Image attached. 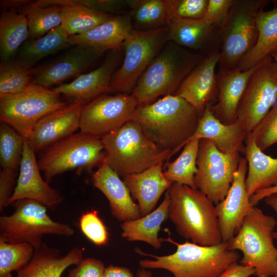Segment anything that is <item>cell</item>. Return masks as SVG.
I'll return each mask as SVG.
<instances>
[{"mask_svg":"<svg viewBox=\"0 0 277 277\" xmlns=\"http://www.w3.org/2000/svg\"><path fill=\"white\" fill-rule=\"evenodd\" d=\"M200 117L185 100L168 95L153 103L137 106L132 120L159 147L171 150L172 156L193 135Z\"/></svg>","mask_w":277,"mask_h":277,"instance_id":"6da1fadb","label":"cell"},{"mask_svg":"<svg viewBox=\"0 0 277 277\" xmlns=\"http://www.w3.org/2000/svg\"><path fill=\"white\" fill-rule=\"evenodd\" d=\"M160 240L175 245L176 251L169 255L157 256L136 248L137 253L154 259L140 260L139 265L142 268L165 269L174 277H219L229 266L237 263L240 257L237 251L229 249L227 242L203 246L188 241L179 244L169 237Z\"/></svg>","mask_w":277,"mask_h":277,"instance_id":"7a4b0ae2","label":"cell"},{"mask_svg":"<svg viewBox=\"0 0 277 277\" xmlns=\"http://www.w3.org/2000/svg\"><path fill=\"white\" fill-rule=\"evenodd\" d=\"M167 192L170 197L168 218L180 235L203 246L223 242L215 206L205 194L176 183Z\"/></svg>","mask_w":277,"mask_h":277,"instance_id":"3957f363","label":"cell"},{"mask_svg":"<svg viewBox=\"0 0 277 277\" xmlns=\"http://www.w3.org/2000/svg\"><path fill=\"white\" fill-rule=\"evenodd\" d=\"M205 56L168 41L138 80L131 95L138 106L160 96L174 95Z\"/></svg>","mask_w":277,"mask_h":277,"instance_id":"277c9868","label":"cell"},{"mask_svg":"<svg viewBox=\"0 0 277 277\" xmlns=\"http://www.w3.org/2000/svg\"><path fill=\"white\" fill-rule=\"evenodd\" d=\"M105 161L121 177L141 172L161 162H168L172 151L150 140L139 124L131 120L101 137Z\"/></svg>","mask_w":277,"mask_h":277,"instance_id":"5b68a950","label":"cell"},{"mask_svg":"<svg viewBox=\"0 0 277 277\" xmlns=\"http://www.w3.org/2000/svg\"><path fill=\"white\" fill-rule=\"evenodd\" d=\"M276 221L253 206L246 215L237 233L228 243L229 250L243 253L242 265L253 268L257 277L274 275L277 263V248L273 233Z\"/></svg>","mask_w":277,"mask_h":277,"instance_id":"8992f818","label":"cell"},{"mask_svg":"<svg viewBox=\"0 0 277 277\" xmlns=\"http://www.w3.org/2000/svg\"><path fill=\"white\" fill-rule=\"evenodd\" d=\"M11 204L13 212L0 217V240L13 244L29 243L36 249L43 244L44 235L68 236L74 233L69 225L52 220L47 207L36 201L21 199Z\"/></svg>","mask_w":277,"mask_h":277,"instance_id":"52a82bcc","label":"cell"},{"mask_svg":"<svg viewBox=\"0 0 277 277\" xmlns=\"http://www.w3.org/2000/svg\"><path fill=\"white\" fill-rule=\"evenodd\" d=\"M105 157L101 138L80 132L42 150L37 163L48 183L54 176L74 169L91 171L99 167Z\"/></svg>","mask_w":277,"mask_h":277,"instance_id":"ba28073f","label":"cell"},{"mask_svg":"<svg viewBox=\"0 0 277 277\" xmlns=\"http://www.w3.org/2000/svg\"><path fill=\"white\" fill-rule=\"evenodd\" d=\"M269 2L234 0L227 18L220 29L219 68L237 67L243 56L255 45L258 37L257 15Z\"/></svg>","mask_w":277,"mask_h":277,"instance_id":"9c48e42d","label":"cell"},{"mask_svg":"<svg viewBox=\"0 0 277 277\" xmlns=\"http://www.w3.org/2000/svg\"><path fill=\"white\" fill-rule=\"evenodd\" d=\"M68 104L53 89L31 83L13 95H0V120L28 140L36 124Z\"/></svg>","mask_w":277,"mask_h":277,"instance_id":"30bf717a","label":"cell"},{"mask_svg":"<svg viewBox=\"0 0 277 277\" xmlns=\"http://www.w3.org/2000/svg\"><path fill=\"white\" fill-rule=\"evenodd\" d=\"M168 27L130 31L123 45L122 64L112 77L115 92L132 93L141 75L168 42Z\"/></svg>","mask_w":277,"mask_h":277,"instance_id":"8fae6325","label":"cell"},{"mask_svg":"<svg viewBox=\"0 0 277 277\" xmlns=\"http://www.w3.org/2000/svg\"><path fill=\"white\" fill-rule=\"evenodd\" d=\"M241 156L240 153L225 154L208 139L200 141L194 177L196 188L214 204L226 197L232 184Z\"/></svg>","mask_w":277,"mask_h":277,"instance_id":"7c38bea8","label":"cell"},{"mask_svg":"<svg viewBox=\"0 0 277 277\" xmlns=\"http://www.w3.org/2000/svg\"><path fill=\"white\" fill-rule=\"evenodd\" d=\"M277 101V63L272 56L257 66L241 101L236 120L248 133L255 127Z\"/></svg>","mask_w":277,"mask_h":277,"instance_id":"4fadbf2b","label":"cell"},{"mask_svg":"<svg viewBox=\"0 0 277 277\" xmlns=\"http://www.w3.org/2000/svg\"><path fill=\"white\" fill-rule=\"evenodd\" d=\"M137 106L131 94L100 95L84 105L80 132L101 138L132 120Z\"/></svg>","mask_w":277,"mask_h":277,"instance_id":"5bb4252c","label":"cell"},{"mask_svg":"<svg viewBox=\"0 0 277 277\" xmlns=\"http://www.w3.org/2000/svg\"><path fill=\"white\" fill-rule=\"evenodd\" d=\"M247 172L246 159L241 157L226 197L215 205L223 242H228L237 233L246 215L254 206L245 187Z\"/></svg>","mask_w":277,"mask_h":277,"instance_id":"9a60e30c","label":"cell"},{"mask_svg":"<svg viewBox=\"0 0 277 277\" xmlns=\"http://www.w3.org/2000/svg\"><path fill=\"white\" fill-rule=\"evenodd\" d=\"M35 153L28 140H25L18 177L8 206L17 200L27 199L54 209L61 203L63 197L42 178Z\"/></svg>","mask_w":277,"mask_h":277,"instance_id":"2e32d148","label":"cell"},{"mask_svg":"<svg viewBox=\"0 0 277 277\" xmlns=\"http://www.w3.org/2000/svg\"><path fill=\"white\" fill-rule=\"evenodd\" d=\"M123 49L110 50L102 64L95 69L78 75L72 82L60 85L53 90L60 94L85 103L96 97L114 92L112 77L123 57Z\"/></svg>","mask_w":277,"mask_h":277,"instance_id":"e0dca14e","label":"cell"},{"mask_svg":"<svg viewBox=\"0 0 277 277\" xmlns=\"http://www.w3.org/2000/svg\"><path fill=\"white\" fill-rule=\"evenodd\" d=\"M220 56V50L205 56L174 94L193 106L200 116L206 107L213 104L217 99L218 87L215 71Z\"/></svg>","mask_w":277,"mask_h":277,"instance_id":"ac0fdd59","label":"cell"},{"mask_svg":"<svg viewBox=\"0 0 277 277\" xmlns=\"http://www.w3.org/2000/svg\"><path fill=\"white\" fill-rule=\"evenodd\" d=\"M106 51L88 46H73L58 59L38 70L32 78V83L48 88L80 75Z\"/></svg>","mask_w":277,"mask_h":277,"instance_id":"d6986e66","label":"cell"},{"mask_svg":"<svg viewBox=\"0 0 277 277\" xmlns=\"http://www.w3.org/2000/svg\"><path fill=\"white\" fill-rule=\"evenodd\" d=\"M85 104L81 101H74L41 118L28 139L34 151H42L80 129L81 112Z\"/></svg>","mask_w":277,"mask_h":277,"instance_id":"ffe728a7","label":"cell"},{"mask_svg":"<svg viewBox=\"0 0 277 277\" xmlns=\"http://www.w3.org/2000/svg\"><path fill=\"white\" fill-rule=\"evenodd\" d=\"M257 66L245 71L238 67L231 69H219L218 95L216 103L210 105V108L215 117L222 123L230 125L236 121L241 101Z\"/></svg>","mask_w":277,"mask_h":277,"instance_id":"44dd1931","label":"cell"},{"mask_svg":"<svg viewBox=\"0 0 277 277\" xmlns=\"http://www.w3.org/2000/svg\"><path fill=\"white\" fill-rule=\"evenodd\" d=\"M168 27V41L205 56L221 50L220 29L203 18L173 19Z\"/></svg>","mask_w":277,"mask_h":277,"instance_id":"7402d4cb","label":"cell"},{"mask_svg":"<svg viewBox=\"0 0 277 277\" xmlns=\"http://www.w3.org/2000/svg\"><path fill=\"white\" fill-rule=\"evenodd\" d=\"M120 177L105 160L92 176L93 186L107 199L112 216L123 223L141 216L138 204Z\"/></svg>","mask_w":277,"mask_h":277,"instance_id":"603a6c76","label":"cell"},{"mask_svg":"<svg viewBox=\"0 0 277 277\" xmlns=\"http://www.w3.org/2000/svg\"><path fill=\"white\" fill-rule=\"evenodd\" d=\"M248 134L238 121L230 125L222 123L213 115L209 105L186 144L194 140L208 139L224 153H244V143Z\"/></svg>","mask_w":277,"mask_h":277,"instance_id":"cb8c5ba5","label":"cell"},{"mask_svg":"<svg viewBox=\"0 0 277 277\" xmlns=\"http://www.w3.org/2000/svg\"><path fill=\"white\" fill-rule=\"evenodd\" d=\"M163 165L161 162L141 172L123 177L131 196L138 202L141 216L153 211L163 193L173 183L165 176Z\"/></svg>","mask_w":277,"mask_h":277,"instance_id":"d4e9b609","label":"cell"},{"mask_svg":"<svg viewBox=\"0 0 277 277\" xmlns=\"http://www.w3.org/2000/svg\"><path fill=\"white\" fill-rule=\"evenodd\" d=\"M83 259V250L75 247L62 255L58 249L43 243L34 250L31 260L17 271L16 277H61L65 269Z\"/></svg>","mask_w":277,"mask_h":277,"instance_id":"484cf974","label":"cell"},{"mask_svg":"<svg viewBox=\"0 0 277 277\" xmlns=\"http://www.w3.org/2000/svg\"><path fill=\"white\" fill-rule=\"evenodd\" d=\"M132 29L128 13L115 15L108 21L81 34L69 35L71 46L84 45L109 50H121L123 43Z\"/></svg>","mask_w":277,"mask_h":277,"instance_id":"4316f807","label":"cell"},{"mask_svg":"<svg viewBox=\"0 0 277 277\" xmlns=\"http://www.w3.org/2000/svg\"><path fill=\"white\" fill-rule=\"evenodd\" d=\"M244 154L247 162L245 187L250 197L259 190L277 185V157L265 154L250 133L245 142Z\"/></svg>","mask_w":277,"mask_h":277,"instance_id":"83f0119b","label":"cell"},{"mask_svg":"<svg viewBox=\"0 0 277 277\" xmlns=\"http://www.w3.org/2000/svg\"><path fill=\"white\" fill-rule=\"evenodd\" d=\"M258 37L255 45L241 58L237 66L245 71L277 53V7L262 9L256 17Z\"/></svg>","mask_w":277,"mask_h":277,"instance_id":"f1b7e54d","label":"cell"},{"mask_svg":"<svg viewBox=\"0 0 277 277\" xmlns=\"http://www.w3.org/2000/svg\"><path fill=\"white\" fill-rule=\"evenodd\" d=\"M1 6L26 15L29 32L28 40L40 38L62 24L60 6H38L34 1L27 0L2 1Z\"/></svg>","mask_w":277,"mask_h":277,"instance_id":"f546056e","label":"cell"},{"mask_svg":"<svg viewBox=\"0 0 277 277\" xmlns=\"http://www.w3.org/2000/svg\"><path fill=\"white\" fill-rule=\"evenodd\" d=\"M170 197L166 192L159 206L140 218L123 222L122 236L130 242L142 241L158 249L162 246L159 232L162 223L168 218Z\"/></svg>","mask_w":277,"mask_h":277,"instance_id":"4dcf8cb0","label":"cell"},{"mask_svg":"<svg viewBox=\"0 0 277 277\" xmlns=\"http://www.w3.org/2000/svg\"><path fill=\"white\" fill-rule=\"evenodd\" d=\"M29 37L26 15L12 9L2 8L0 17L1 63L12 60Z\"/></svg>","mask_w":277,"mask_h":277,"instance_id":"1f68e13d","label":"cell"},{"mask_svg":"<svg viewBox=\"0 0 277 277\" xmlns=\"http://www.w3.org/2000/svg\"><path fill=\"white\" fill-rule=\"evenodd\" d=\"M69 35L60 26L43 36L25 42L19 48L15 60L28 69L42 58L71 46Z\"/></svg>","mask_w":277,"mask_h":277,"instance_id":"d6a6232c","label":"cell"},{"mask_svg":"<svg viewBox=\"0 0 277 277\" xmlns=\"http://www.w3.org/2000/svg\"><path fill=\"white\" fill-rule=\"evenodd\" d=\"M132 29L146 31L168 27L166 0H127Z\"/></svg>","mask_w":277,"mask_h":277,"instance_id":"836d02e7","label":"cell"},{"mask_svg":"<svg viewBox=\"0 0 277 277\" xmlns=\"http://www.w3.org/2000/svg\"><path fill=\"white\" fill-rule=\"evenodd\" d=\"M60 6L61 26L69 35L86 33L115 16L102 13L82 5Z\"/></svg>","mask_w":277,"mask_h":277,"instance_id":"e575fe53","label":"cell"},{"mask_svg":"<svg viewBox=\"0 0 277 277\" xmlns=\"http://www.w3.org/2000/svg\"><path fill=\"white\" fill-rule=\"evenodd\" d=\"M200 140L186 144L179 156L173 162H166L164 174L171 182L196 188L194 177L197 171L196 164Z\"/></svg>","mask_w":277,"mask_h":277,"instance_id":"d590c367","label":"cell"},{"mask_svg":"<svg viewBox=\"0 0 277 277\" xmlns=\"http://www.w3.org/2000/svg\"><path fill=\"white\" fill-rule=\"evenodd\" d=\"M33 71L15 60L1 63L0 95H13L25 90L32 83Z\"/></svg>","mask_w":277,"mask_h":277,"instance_id":"8d00e7d4","label":"cell"},{"mask_svg":"<svg viewBox=\"0 0 277 277\" xmlns=\"http://www.w3.org/2000/svg\"><path fill=\"white\" fill-rule=\"evenodd\" d=\"M34 247L27 243H9L0 240V277H12L31 260Z\"/></svg>","mask_w":277,"mask_h":277,"instance_id":"74e56055","label":"cell"},{"mask_svg":"<svg viewBox=\"0 0 277 277\" xmlns=\"http://www.w3.org/2000/svg\"><path fill=\"white\" fill-rule=\"evenodd\" d=\"M25 139L10 126L0 125V162L2 168L17 170L22 160Z\"/></svg>","mask_w":277,"mask_h":277,"instance_id":"f35d334b","label":"cell"},{"mask_svg":"<svg viewBox=\"0 0 277 277\" xmlns=\"http://www.w3.org/2000/svg\"><path fill=\"white\" fill-rule=\"evenodd\" d=\"M250 133L263 151L277 144V101Z\"/></svg>","mask_w":277,"mask_h":277,"instance_id":"ab89813d","label":"cell"},{"mask_svg":"<svg viewBox=\"0 0 277 277\" xmlns=\"http://www.w3.org/2000/svg\"><path fill=\"white\" fill-rule=\"evenodd\" d=\"M170 21L203 17L208 0H166Z\"/></svg>","mask_w":277,"mask_h":277,"instance_id":"60d3db41","label":"cell"},{"mask_svg":"<svg viewBox=\"0 0 277 277\" xmlns=\"http://www.w3.org/2000/svg\"><path fill=\"white\" fill-rule=\"evenodd\" d=\"M80 228L83 234L95 245L104 246L108 241V233L97 211L83 214L80 219Z\"/></svg>","mask_w":277,"mask_h":277,"instance_id":"b9f144b4","label":"cell"},{"mask_svg":"<svg viewBox=\"0 0 277 277\" xmlns=\"http://www.w3.org/2000/svg\"><path fill=\"white\" fill-rule=\"evenodd\" d=\"M54 3L58 6L82 5L102 13L114 15L124 14L123 11L126 8H129L127 0H55Z\"/></svg>","mask_w":277,"mask_h":277,"instance_id":"7bdbcfd3","label":"cell"},{"mask_svg":"<svg viewBox=\"0 0 277 277\" xmlns=\"http://www.w3.org/2000/svg\"><path fill=\"white\" fill-rule=\"evenodd\" d=\"M234 0H208L203 17L207 23L221 29L229 15Z\"/></svg>","mask_w":277,"mask_h":277,"instance_id":"ee69618b","label":"cell"},{"mask_svg":"<svg viewBox=\"0 0 277 277\" xmlns=\"http://www.w3.org/2000/svg\"><path fill=\"white\" fill-rule=\"evenodd\" d=\"M105 268L101 260L87 258L70 270L67 277H104Z\"/></svg>","mask_w":277,"mask_h":277,"instance_id":"f6af8a7d","label":"cell"},{"mask_svg":"<svg viewBox=\"0 0 277 277\" xmlns=\"http://www.w3.org/2000/svg\"><path fill=\"white\" fill-rule=\"evenodd\" d=\"M16 170L2 169L0 173V211L8 206L16 185Z\"/></svg>","mask_w":277,"mask_h":277,"instance_id":"bcb514c9","label":"cell"},{"mask_svg":"<svg viewBox=\"0 0 277 277\" xmlns=\"http://www.w3.org/2000/svg\"><path fill=\"white\" fill-rule=\"evenodd\" d=\"M255 273L253 268L237 263L229 266L219 277H249Z\"/></svg>","mask_w":277,"mask_h":277,"instance_id":"7dc6e473","label":"cell"},{"mask_svg":"<svg viewBox=\"0 0 277 277\" xmlns=\"http://www.w3.org/2000/svg\"><path fill=\"white\" fill-rule=\"evenodd\" d=\"M104 277H134L131 270L125 267L109 265L105 268Z\"/></svg>","mask_w":277,"mask_h":277,"instance_id":"c3c4849f","label":"cell"},{"mask_svg":"<svg viewBox=\"0 0 277 277\" xmlns=\"http://www.w3.org/2000/svg\"><path fill=\"white\" fill-rule=\"evenodd\" d=\"M274 194H277V185L256 191L250 197V202L252 206H255L261 200Z\"/></svg>","mask_w":277,"mask_h":277,"instance_id":"681fc988","label":"cell"},{"mask_svg":"<svg viewBox=\"0 0 277 277\" xmlns=\"http://www.w3.org/2000/svg\"><path fill=\"white\" fill-rule=\"evenodd\" d=\"M264 200L266 204L270 206L275 211L277 215V194L269 195ZM273 236L274 239L277 240V230L273 232Z\"/></svg>","mask_w":277,"mask_h":277,"instance_id":"f907efd6","label":"cell"},{"mask_svg":"<svg viewBox=\"0 0 277 277\" xmlns=\"http://www.w3.org/2000/svg\"><path fill=\"white\" fill-rule=\"evenodd\" d=\"M271 56H272L273 59L275 60V61L277 63V53L276 54H274L272 55Z\"/></svg>","mask_w":277,"mask_h":277,"instance_id":"816d5d0a","label":"cell"},{"mask_svg":"<svg viewBox=\"0 0 277 277\" xmlns=\"http://www.w3.org/2000/svg\"><path fill=\"white\" fill-rule=\"evenodd\" d=\"M273 276L277 277V263H276L275 270V272H274Z\"/></svg>","mask_w":277,"mask_h":277,"instance_id":"f5cc1de1","label":"cell"},{"mask_svg":"<svg viewBox=\"0 0 277 277\" xmlns=\"http://www.w3.org/2000/svg\"><path fill=\"white\" fill-rule=\"evenodd\" d=\"M141 277H151V276L150 275L146 274L142 276Z\"/></svg>","mask_w":277,"mask_h":277,"instance_id":"db71d44e","label":"cell"},{"mask_svg":"<svg viewBox=\"0 0 277 277\" xmlns=\"http://www.w3.org/2000/svg\"><path fill=\"white\" fill-rule=\"evenodd\" d=\"M166 277H169V276H166Z\"/></svg>","mask_w":277,"mask_h":277,"instance_id":"11a10c76","label":"cell"}]
</instances>
